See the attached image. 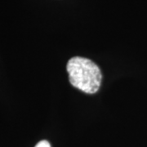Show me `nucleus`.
<instances>
[{
  "instance_id": "1",
  "label": "nucleus",
  "mask_w": 147,
  "mask_h": 147,
  "mask_svg": "<svg viewBox=\"0 0 147 147\" xmlns=\"http://www.w3.org/2000/svg\"><path fill=\"white\" fill-rule=\"evenodd\" d=\"M67 71L70 84L85 93L93 94L100 88V69L89 59L80 57L71 58L67 64Z\"/></svg>"
},
{
  "instance_id": "2",
  "label": "nucleus",
  "mask_w": 147,
  "mask_h": 147,
  "mask_svg": "<svg viewBox=\"0 0 147 147\" xmlns=\"http://www.w3.org/2000/svg\"><path fill=\"white\" fill-rule=\"evenodd\" d=\"M35 147H51V146H50V143L47 141L43 140V141H41V142H38L35 146Z\"/></svg>"
}]
</instances>
